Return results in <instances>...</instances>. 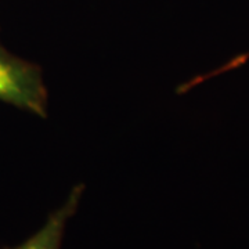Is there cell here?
<instances>
[{
    "label": "cell",
    "instance_id": "1",
    "mask_svg": "<svg viewBox=\"0 0 249 249\" xmlns=\"http://www.w3.org/2000/svg\"><path fill=\"white\" fill-rule=\"evenodd\" d=\"M0 101L47 116V89L42 70L32 62L11 54L0 45Z\"/></svg>",
    "mask_w": 249,
    "mask_h": 249
},
{
    "label": "cell",
    "instance_id": "2",
    "mask_svg": "<svg viewBox=\"0 0 249 249\" xmlns=\"http://www.w3.org/2000/svg\"><path fill=\"white\" fill-rule=\"evenodd\" d=\"M83 191V184L73 187L64 205L47 217L39 231H36L32 237H29L17 247L4 249H61L67 222L76 212Z\"/></svg>",
    "mask_w": 249,
    "mask_h": 249
}]
</instances>
